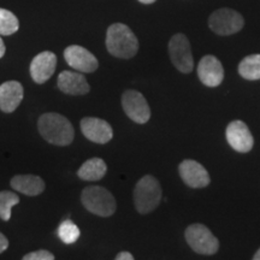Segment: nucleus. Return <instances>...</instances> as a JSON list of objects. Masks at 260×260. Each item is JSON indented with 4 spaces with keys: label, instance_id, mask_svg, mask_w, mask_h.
Returning <instances> with one entry per match:
<instances>
[{
    "label": "nucleus",
    "instance_id": "obj_6",
    "mask_svg": "<svg viewBox=\"0 0 260 260\" xmlns=\"http://www.w3.org/2000/svg\"><path fill=\"white\" fill-rule=\"evenodd\" d=\"M245 25L243 17L232 9H219L209 18V27L218 35H232L240 31Z\"/></svg>",
    "mask_w": 260,
    "mask_h": 260
},
{
    "label": "nucleus",
    "instance_id": "obj_18",
    "mask_svg": "<svg viewBox=\"0 0 260 260\" xmlns=\"http://www.w3.org/2000/svg\"><path fill=\"white\" fill-rule=\"evenodd\" d=\"M107 172V165L102 158H90L84 161L77 171L82 181H100Z\"/></svg>",
    "mask_w": 260,
    "mask_h": 260
},
{
    "label": "nucleus",
    "instance_id": "obj_2",
    "mask_svg": "<svg viewBox=\"0 0 260 260\" xmlns=\"http://www.w3.org/2000/svg\"><path fill=\"white\" fill-rule=\"evenodd\" d=\"M106 48L113 57L129 59L138 53L139 41L128 25L115 23L107 29Z\"/></svg>",
    "mask_w": 260,
    "mask_h": 260
},
{
    "label": "nucleus",
    "instance_id": "obj_28",
    "mask_svg": "<svg viewBox=\"0 0 260 260\" xmlns=\"http://www.w3.org/2000/svg\"><path fill=\"white\" fill-rule=\"evenodd\" d=\"M253 259H254V260H260V248L255 252V254L253 255Z\"/></svg>",
    "mask_w": 260,
    "mask_h": 260
},
{
    "label": "nucleus",
    "instance_id": "obj_11",
    "mask_svg": "<svg viewBox=\"0 0 260 260\" xmlns=\"http://www.w3.org/2000/svg\"><path fill=\"white\" fill-rule=\"evenodd\" d=\"M81 132L89 141L95 144H107L113 138L112 126L96 117H84L81 121Z\"/></svg>",
    "mask_w": 260,
    "mask_h": 260
},
{
    "label": "nucleus",
    "instance_id": "obj_24",
    "mask_svg": "<svg viewBox=\"0 0 260 260\" xmlns=\"http://www.w3.org/2000/svg\"><path fill=\"white\" fill-rule=\"evenodd\" d=\"M9 247V240L6 239V236L3 233H0V253L6 251V248Z\"/></svg>",
    "mask_w": 260,
    "mask_h": 260
},
{
    "label": "nucleus",
    "instance_id": "obj_15",
    "mask_svg": "<svg viewBox=\"0 0 260 260\" xmlns=\"http://www.w3.org/2000/svg\"><path fill=\"white\" fill-rule=\"evenodd\" d=\"M23 86L18 81H6L0 84V110L6 113L14 112L23 100Z\"/></svg>",
    "mask_w": 260,
    "mask_h": 260
},
{
    "label": "nucleus",
    "instance_id": "obj_8",
    "mask_svg": "<svg viewBox=\"0 0 260 260\" xmlns=\"http://www.w3.org/2000/svg\"><path fill=\"white\" fill-rule=\"evenodd\" d=\"M122 106L125 115L139 124H145L151 118V109L147 100L138 90H125L122 95Z\"/></svg>",
    "mask_w": 260,
    "mask_h": 260
},
{
    "label": "nucleus",
    "instance_id": "obj_4",
    "mask_svg": "<svg viewBox=\"0 0 260 260\" xmlns=\"http://www.w3.org/2000/svg\"><path fill=\"white\" fill-rule=\"evenodd\" d=\"M81 201L90 213L99 217H110L116 212L115 197L106 188L100 186L86 187L81 194Z\"/></svg>",
    "mask_w": 260,
    "mask_h": 260
},
{
    "label": "nucleus",
    "instance_id": "obj_22",
    "mask_svg": "<svg viewBox=\"0 0 260 260\" xmlns=\"http://www.w3.org/2000/svg\"><path fill=\"white\" fill-rule=\"evenodd\" d=\"M18 29V18L9 10L0 9V35H12Z\"/></svg>",
    "mask_w": 260,
    "mask_h": 260
},
{
    "label": "nucleus",
    "instance_id": "obj_25",
    "mask_svg": "<svg viewBox=\"0 0 260 260\" xmlns=\"http://www.w3.org/2000/svg\"><path fill=\"white\" fill-rule=\"evenodd\" d=\"M134 256H133L132 253L129 252H121L116 255V260H133Z\"/></svg>",
    "mask_w": 260,
    "mask_h": 260
},
{
    "label": "nucleus",
    "instance_id": "obj_16",
    "mask_svg": "<svg viewBox=\"0 0 260 260\" xmlns=\"http://www.w3.org/2000/svg\"><path fill=\"white\" fill-rule=\"evenodd\" d=\"M58 88L64 94L84 95L89 92V84L80 71H61L58 76Z\"/></svg>",
    "mask_w": 260,
    "mask_h": 260
},
{
    "label": "nucleus",
    "instance_id": "obj_19",
    "mask_svg": "<svg viewBox=\"0 0 260 260\" xmlns=\"http://www.w3.org/2000/svg\"><path fill=\"white\" fill-rule=\"evenodd\" d=\"M239 74L248 81L260 80V54L247 56L239 64Z\"/></svg>",
    "mask_w": 260,
    "mask_h": 260
},
{
    "label": "nucleus",
    "instance_id": "obj_13",
    "mask_svg": "<svg viewBox=\"0 0 260 260\" xmlns=\"http://www.w3.org/2000/svg\"><path fill=\"white\" fill-rule=\"evenodd\" d=\"M57 68V56L51 51H44L34 57L30 63V76L35 83L47 82Z\"/></svg>",
    "mask_w": 260,
    "mask_h": 260
},
{
    "label": "nucleus",
    "instance_id": "obj_9",
    "mask_svg": "<svg viewBox=\"0 0 260 260\" xmlns=\"http://www.w3.org/2000/svg\"><path fill=\"white\" fill-rule=\"evenodd\" d=\"M64 58L73 69L80 73H94L99 67V61L92 52L79 45H71L65 48Z\"/></svg>",
    "mask_w": 260,
    "mask_h": 260
},
{
    "label": "nucleus",
    "instance_id": "obj_3",
    "mask_svg": "<svg viewBox=\"0 0 260 260\" xmlns=\"http://www.w3.org/2000/svg\"><path fill=\"white\" fill-rule=\"evenodd\" d=\"M161 198V187L157 178L151 175L140 178L134 188V205L139 213L146 214L154 211Z\"/></svg>",
    "mask_w": 260,
    "mask_h": 260
},
{
    "label": "nucleus",
    "instance_id": "obj_23",
    "mask_svg": "<svg viewBox=\"0 0 260 260\" xmlns=\"http://www.w3.org/2000/svg\"><path fill=\"white\" fill-rule=\"evenodd\" d=\"M54 255L51 252L40 249V251L28 253L23 256V260H53Z\"/></svg>",
    "mask_w": 260,
    "mask_h": 260
},
{
    "label": "nucleus",
    "instance_id": "obj_14",
    "mask_svg": "<svg viewBox=\"0 0 260 260\" xmlns=\"http://www.w3.org/2000/svg\"><path fill=\"white\" fill-rule=\"evenodd\" d=\"M198 76L205 86H219L224 79L223 65L214 56H205L198 65Z\"/></svg>",
    "mask_w": 260,
    "mask_h": 260
},
{
    "label": "nucleus",
    "instance_id": "obj_5",
    "mask_svg": "<svg viewBox=\"0 0 260 260\" xmlns=\"http://www.w3.org/2000/svg\"><path fill=\"white\" fill-rule=\"evenodd\" d=\"M186 241L194 252L212 255L219 248V241L204 224H191L186 229Z\"/></svg>",
    "mask_w": 260,
    "mask_h": 260
},
{
    "label": "nucleus",
    "instance_id": "obj_1",
    "mask_svg": "<svg viewBox=\"0 0 260 260\" xmlns=\"http://www.w3.org/2000/svg\"><path fill=\"white\" fill-rule=\"evenodd\" d=\"M38 129L40 135L56 146H68L74 141L75 130L67 117L56 112L44 113L38 121Z\"/></svg>",
    "mask_w": 260,
    "mask_h": 260
},
{
    "label": "nucleus",
    "instance_id": "obj_20",
    "mask_svg": "<svg viewBox=\"0 0 260 260\" xmlns=\"http://www.w3.org/2000/svg\"><path fill=\"white\" fill-rule=\"evenodd\" d=\"M57 234L61 242H64L65 245H73L79 240L81 233L76 224L71 222L70 219H65L59 224Z\"/></svg>",
    "mask_w": 260,
    "mask_h": 260
},
{
    "label": "nucleus",
    "instance_id": "obj_21",
    "mask_svg": "<svg viewBox=\"0 0 260 260\" xmlns=\"http://www.w3.org/2000/svg\"><path fill=\"white\" fill-rule=\"evenodd\" d=\"M18 204L19 198L17 194L9 190L0 191V218L3 220H10L12 207Z\"/></svg>",
    "mask_w": 260,
    "mask_h": 260
},
{
    "label": "nucleus",
    "instance_id": "obj_26",
    "mask_svg": "<svg viewBox=\"0 0 260 260\" xmlns=\"http://www.w3.org/2000/svg\"><path fill=\"white\" fill-rule=\"evenodd\" d=\"M5 51H6V48H5L4 41H3V39L0 38V58H3V57H4V54H5Z\"/></svg>",
    "mask_w": 260,
    "mask_h": 260
},
{
    "label": "nucleus",
    "instance_id": "obj_12",
    "mask_svg": "<svg viewBox=\"0 0 260 260\" xmlns=\"http://www.w3.org/2000/svg\"><path fill=\"white\" fill-rule=\"evenodd\" d=\"M180 176L184 183L190 188H204L209 186L211 178L209 172L200 162L193 160V159H186L178 167Z\"/></svg>",
    "mask_w": 260,
    "mask_h": 260
},
{
    "label": "nucleus",
    "instance_id": "obj_27",
    "mask_svg": "<svg viewBox=\"0 0 260 260\" xmlns=\"http://www.w3.org/2000/svg\"><path fill=\"white\" fill-rule=\"evenodd\" d=\"M140 3H142V4H146V5H148V4H153V3L155 2V0H139Z\"/></svg>",
    "mask_w": 260,
    "mask_h": 260
},
{
    "label": "nucleus",
    "instance_id": "obj_7",
    "mask_svg": "<svg viewBox=\"0 0 260 260\" xmlns=\"http://www.w3.org/2000/svg\"><path fill=\"white\" fill-rule=\"evenodd\" d=\"M169 54H170L172 64L178 71L183 74H189L193 70V53H191L189 41L184 34H176L170 39Z\"/></svg>",
    "mask_w": 260,
    "mask_h": 260
},
{
    "label": "nucleus",
    "instance_id": "obj_17",
    "mask_svg": "<svg viewBox=\"0 0 260 260\" xmlns=\"http://www.w3.org/2000/svg\"><path fill=\"white\" fill-rule=\"evenodd\" d=\"M11 187L28 197H37L45 190V182L35 175H17L10 182Z\"/></svg>",
    "mask_w": 260,
    "mask_h": 260
},
{
    "label": "nucleus",
    "instance_id": "obj_10",
    "mask_svg": "<svg viewBox=\"0 0 260 260\" xmlns=\"http://www.w3.org/2000/svg\"><path fill=\"white\" fill-rule=\"evenodd\" d=\"M225 138L232 148L241 153L249 152L254 145V139H253L251 130L242 121H233L229 123L225 130Z\"/></svg>",
    "mask_w": 260,
    "mask_h": 260
}]
</instances>
